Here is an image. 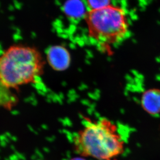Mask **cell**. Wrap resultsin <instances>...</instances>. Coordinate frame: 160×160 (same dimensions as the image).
<instances>
[{
    "instance_id": "cell-2",
    "label": "cell",
    "mask_w": 160,
    "mask_h": 160,
    "mask_svg": "<svg viewBox=\"0 0 160 160\" xmlns=\"http://www.w3.org/2000/svg\"><path fill=\"white\" fill-rule=\"evenodd\" d=\"M43 66L41 55L35 48L11 46L0 56V83L10 89L33 82L43 72Z\"/></svg>"
},
{
    "instance_id": "cell-5",
    "label": "cell",
    "mask_w": 160,
    "mask_h": 160,
    "mask_svg": "<svg viewBox=\"0 0 160 160\" xmlns=\"http://www.w3.org/2000/svg\"><path fill=\"white\" fill-rule=\"evenodd\" d=\"M144 109L151 114L160 113V89H151L144 93L142 98Z\"/></svg>"
},
{
    "instance_id": "cell-6",
    "label": "cell",
    "mask_w": 160,
    "mask_h": 160,
    "mask_svg": "<svg viewBox=\"0 0 160 160\" xmlns=\"http://www.w3.org/2000/svg\"><path fill=\"white\" fill-rule=\"evenodd\" d=\"M63 11L68 17L79 18L85 15V7L81 0H68L63 5Z\"/></svg>"
},
{
    "instance_id": "cell-3",
    "label": "cell",
    "mask_w": 160,
    "mask_h": 160,
    "mask_svg": "<svg viewBox=\"0 0 160 160\" xmlns=\"http://www.w3.org/2000/svg\"><path fill=\"white\" fill-rule=\"evenodd\" d=\"M88 36L102 46H109L123 41L129 31V23L124 10L109 6L91 10L85 15Z\"/></svg>"
},
{
    "instance_id": "cell-1",
    "label": "cell",
    "mask_w": 160,
    "mask_h": 160,
    "mask_svg": "<svg viewBox=\"0 0 160 160\" xmlns=\"http://www.w3.org/2000/svg\"><path fill=\"white\" fill-rule=\"evenodd\" d=\"M124 143L117 126L106 118L88 122L73 139L78 154L99 160H111L121 154Z\"/></svg>"
},
{
    "instance_id": "cell-7",
    "label": "cell",
    "mask_w": 160,
    "mask_h": 160,
    "mask_svg": "<svg viewBox=\"0 0 160 160\" xmlns=\"http://www.w3.org/2000/svg\"><path fill=\"white\" fill-rule=\"evenodd\" d=\"M18 99L10 89L0 83V107L10 109L16 104Z\"/></svg>"
},
{
    "instance_id": "cell-9",
    "label": "cell",
    "mask_w": 160,
    "mask_h": 160,
    "mask_svg": "<svg viewBox=\"0 0 160 160\" xmlns=\"http://www.w3.org/2000/svg\"><path fill=\"white\" fill-rule=\"evenodd\" d=\"M70 160H85L84 159H81V158H74V159H71Z\"/></svg>"
},
{
    "instance_id": "cell-8",
    "label": "cell",
    "mask_w": 160,
    "mask_h": 160,
    "mask_svg": "<svg viewBox=\"0 0 160 160\" xmlns=\"http://www.w3.org/2000/svg\"><path fill=\"white\" fill-rule=\"evenodd\" d=\"M111 0H87L91 10L101 9L109 6Z\"/></svg>"
},
{
    "instance_id": "cell-4",
    "label": "cell",
    "mask_w": 160,
    "mask_h": 160,
    "mask_svg": "<svg viewBox=\"0 0 160 160\" xmlns=\"http://www.w3.org/2000/svg\"><path fill=\"white\" fill-rule=\"evenodd\" d=\"M47 59L51 67L56 70H63L68 68L70 56L68 50L63 46L56 45L49 48Z\"/></svg>"
}]
</instances>
